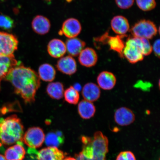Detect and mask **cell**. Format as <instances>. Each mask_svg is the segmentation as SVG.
<instances>
[{
    "label": "cell",
    "mask_w": 160,
    "mask_h": 160,
    "mask_svg": "<svg viewBox=\"0 0 160 160\" xmlns=\"http://www.w3.org/2000/svg\"><path fill=\"white\" fill-rule=\"evenodd\" d=\"M4 79L12 84L15 93L21 96L26 103L35 101L41 82L39 76L33 69L20 64L12 69Z\"/></svg>",
    "instance_id": "cell-1"
},
{
    "label": "cell",
    "mask_w": 160,
    "mask_h": 160,
    "mask_svg": "<svg viewBox=\"0 0 160 160\" xmlns=\"http://www.w3.org/2000/svg\"><path fill=\"white\" fill-rule=\"evenodd\" d=\"M81 141L82 150L76 154L77 160H106L109 141L101 132H96L92 137L82 136Z\"/></svg>",
    "instance_id": "cell-2"
},
{
    "label": "cell",
    "mask_w": 160,
    "mask_h": 160,
    "mask_svg": "<svg viewBox=\"0 0 160 160\" xmlns=\"http://www.w3.org/2000/svg\"><path fill=\"white\" fill-rule=\"evenodd\" d=\"M24 128L17 115L0 119V142L5 145H11L22 142Z\"/></svg>",
    "instance_id": "cell-3"
},
{
    "label": "cell",
    "mask_w": 160,
    "mask_h": 160,
    "mask_svg": "<svg viewBox=\"0 0 160 160\" xmlns=\"http://www.w3.org/2000/svg\"><path fill=\"white\" fill-rule=\"evenodd\" d=\"M143 47L141 38L133 37L128 38L123 52L124 57L130 63L135 64L144 59Z\"/></svg>",
    "instance_id": "cell-4"
},
{
    "label": "cell",
    "mask_w": 160,
    "mask_h": 160,
    "mask_svg": "<svg viewBox=\"0 0 160 160\" xmlns=\"http://www.w3.org/2000/svg\"><path fill=\"white\" fill-rule=\"evenodd\" d=\"M131 32L133 37L150 39L157 35L158 29L153 22L143 19L138 22L132 27Z\"/></svg>",
    "instance_id": "cell-5"
},
{
    "label": "cell",
    "mask_w": 160,
    "mask_h": 160,
    "mask_svg": "<svg viewBox=\"0 0 160 160\" xmlns=\"http://www.w3.org/2000/svg\"><path fill=\"white\" fill-rule=\"evenodd\" d=\"M42 129L39 127L29 128L23 135L22 141L31 148H38L42 145L45 139Z\"/></svg>",
    "instance_id": "cell-6"
},
{
    "label": "cell",
    "mask_w": 160,
    "mask_h": 160,
    "mask_svg": "<svg viewBox=\"0 0 160 160\" xmlns=\"http://www.w3.org/2000/svg\"><path fill=\"white\" fill-rule=\"evenodd\" d=\"M18 43V40L14 35L0 31V56L13 55Z\"/></svg>",
    "instance_id": "cell-7"
},
{
    "label": "cell",
    "mask_w": 160,
    "mask_h": 160,
    "mask_svg": "<svg viewBox=\"0 0 160 160\" xmlns=\"http://www.w3.org/2000/svg\"><path fill=\"white\" fill-rule=\"evenodd\" d=\"M125 37L126 35L111 37L107 32L101 37L96 38L95 41L97 42L101 43L102 45H108L109 46L110 50L117 52L120 57L122 58L123 57V52L125 44L123 38Z\"/></svg>",
    "instance_id": "cell-8"
},
{
    "label": "cell",
    "mask_w": 160,
    "mask_h": 160,
    "mask_svg": "<svg viewBox=\"0 0 160 160\" xmlns=\"http://www.w3.org/2000/svg\"><path fill=\"white\" fill-rule=\"evenodd\" d=\"M82 26L79 21L74 18L66 20L63 23L59 34L65 35L68 38H76L81 33Z\"/></svg>",
    "instance_id": "cell-9"
},
{
    "label": "cell",
    "mask_w": 160,
    "mask_h": 160,
    "mask_svg": "<svg viewBox=\"0 0 160 160\" xmlns=\"http://www.w3.org/2000/svg\"><path fill=\"white\" fill-rule=\"evenodd\" d=\"M38 160H63L66 153L57 148L48 147L33 153Z\"/></svg>",
    "instance_id": "cell-10"
},
{
    "label": "cell",
    "mask_w": 160,
    "mask_h": 160,
    "mask_svg": "<svg viewBox=\"0 0 160 160\" xmlns=\"http://www.w3.org/2000/svg\"><path fill=\"white\" fill-rule=\"evenodd\" d=\"M134 113L131 110L125 107H122L116 110L114 119L116 123L121 126L131 125L135 121Z\"/></svg>",
    "instance_id": "cell-11"
},
{
    "label": "cell",
    "mask_w": 160,
    "mask_h": 160,
    "mask_svg": "<svg viewBox=\"0 0 160 160\" xmlns=\"http://www.w3.org/2000/svg\"><path fill=\"white\" fill-rule=\"evenodd\" d=\"M56 67L58 71L66 75H73L77 71V63L71 56L62 58L58 61Z\"/></svg>",
    "instance_id": "cell-12"
},
{
    "label": "cell",
    "mask_w": 160,
    "mask_h": 160,
    "mask_svg": "<svg viewBox=\"0 0 160 160\" xmlns=\"http://www.w3.org/2000/svg\"><path fill=\"white\" fill-rule=\"evenodd\" d=\"M13 55L0 56V85L1 82L14 68L19 65Z\"/></svg>",
    "instance_id": "cell-13"
},
{
    "label": "cell",
    "mask_w": 160,
    "mask_h": 160,
    "mask_svg": "<svg viewBox=\"0 0 160 160\" xmlns=\"http://www.w3.org/2000/svg\"><path fill=\"white\" fill-rule=\"evenodd\" d=\"M78 60L82 65L86 67H93L98 60L97 54L95 50L91 48L84 49L79 55Z\"/></svg>",
    "instance_id": "cell-14"
},
{
    "label": "cell",
    "mask_w": 160,
    "mask_h": 160,
    "mask_svg": "<svg viewBox=\"0 0 160 160\" xmlns=\"http://www.w3.org/2000/svg\"><path fill=\"white\" fill-rule=\"evenodd\" d=\"M111 27L116 33L119 35H124L130 29L128 21L123 16L118 15L112 19Z\"/></svg>",
    "instance_id": "cell-15"
},
{
    "label": "cell",
    "mask_w": 160,
    "mask_h": 160,
    "mask_svg": "<svg viewBox=\"0 0 160 160\" xmlns=\"http://www.w3.org/2000/svg\"><path fill=\"white\" fill-rule=\"evenodd\" d=\"M32 27L35 33L44 35L49 32L51 24L47 18L42 15H37L32 22Z\"/></svg>",
    "instance_id": "cell-16"
},
{
    "label": "cell",
    "mask_w": 160,
    "mask_h": 160,
    "mask_svg": "<svg viewBox=\"0 0 160 160\" xmlns=\"http://www.w3.org/2000/svg\"><path fill=\"white\" fill-rule=\"evenodd\" d=\"M99 87L105 90L113 89L117 83V78L113 73L107 71L101 72L97 77Z\"/></svg>",
    "instance_id": "cell-17"
},
{
    "label": "cell",
    "mask_w": 160,
    "mask_h": 160,
    "mask_svg": "<svg viewBox=\"0 0 160 160\" xmlns=\"http://www.w3.org/2000/svg\"><path fill=\"white\" fill-rule=\"evenodd\" d=\"M26 151L22 141L18 142L16 145L11 146L5 152V157L7 160H23Z\"/></svg>",
    "instance_id": "cell-18"
},
{
    "label": "cell",
    "mask_w": 160,
    "mask_h": 160,
    "mask_svg": "<svg viewBox=\"0 0 160 160\" xmlns=\"http://www.w3.org/2000/svg\"><path fill=\"white\" fill-rule=\"evenodd\" d=\"M47 49L50 56L57 58L62 57L67 52L65 43L58 39L51 40L48 45Z\"/></svg>",
    "instance_id": "cell-19"
},
{
    "label": "cell",
    "mask_w": 160,
    "mask_h": 160,
    "mask_svg": "<svg viewBox=\"0 0 160 160\" xmlns=\"http://www.w3.org/2000/svg\"><path fill=\"white\" fill-rule=\"evenodd\" d=\"M82 93L85 100L93 102L99 98L101 91L99 86L96 84L88 83L84 86Z\"/></svg>",
    "instance_id": "cell-20"
},
{
    "label": "cell",
    "mask_w": 160,
    "mask_h": 160,
    "mask_svg": "<svg viewBox=\"0 0 160 160\" xmlns=\"http://www.w3.org/2000/svg\"><path fill=\"white\" fill-rule=\"evenodd\" d=\"M66 47L68 53L71 57H77L84 48L86 43L81 39L74 38L66 41Z\"/></svg>",
    "instance_id": "cell-21"
},
{
    "label": "cell",
    "mask_w": 160,
    "mask_h": 160,
    "mask_svg": "<svg viewBox=\"0 0 160 160\" xmlns=\"http://www.w3.org/2000/svg\"><path fill=\"white\" fill-rule=\"evenodd\" d=\"M78 112L80 117L85 119H91L94 116L96 111V107L92 102L82 100L78 105Z\"/></svg>",
    "instance_id": "cell-22"
},
{
    "label": "cell",
    "mask_w": 160,
    "mask_h": 160,
    "mask_svg": "<svg viewBox=\"0 0 160 160\" xmlns=\"http://www.w3.org/2000/svg\"><path fill=\"white\" fill-rule=\"evenodd\" d=\"M64 137L61 131L50 132L45 137L46 145L49 147L57 148L62 145L64 142Z\"/></svg>",
    "instance_id": "cell-23"
},
{
    "label": "cell",
    "mask_w": 160,
    "mask_h": 160,
    "mask_svg": "<svg viewBox=\"0 0 160 160\" xmlns=\"http://www.w3.org/2000/svg\"><path fill=\"white\" fill-rule=\"evenodd\" d=\"M38 74L40 78L43 81L52 82L55 78L56 72L52 66L45 63L40 66Z\"/></svg>",
    "instance_id": "cell-24"
},
{
    "label": "cell",
    "mask_w": 160,
    "mask_h": 160,
    "mask_svg": "<svg viewBox=\"0 0 160 160\" xmlns=\"http://www.w3.org/2000/svg\"><path fill=\"white\" fill-rule=\"evenodd\" d=\"M48 94L52 98L59 100L64 96V86L62 83L59 82L51 83L49 84L47 88Z\"/></svg>",
    "instance_id": "cell-25"
},
{
    "label": "cell",
    "mask_w": 160,
    "mask_h": 160,
    "mask_svg": "<svg viewBox=\"0 0 160 160\" xmlns=\"http://www.w3.org/2000/svg\"><path fill=\"white\" fill-rule=\"evenodd\" d=\"M65 99L67 102L71 104L77 105L79 100V92L72 86L66 90L64 92Z\"/></svg>",
    "instance_id": "cell-26"
},
{
    "label": "cell",
    "mask_w": 160,
    "mask_h": 160,
    "mask_svg": "<svg viewBox=\"0 0 160 160\" xmlns=\"http://www.w3.org/2000/svg\"><path fill=\"white\" fill-rule=\"evenodd\" d=\"M136 2L138 7L143 11H151L157 5L155 0H136Z\"/></svg>",
    "instance_id": "cell-27"
},
{
    "label": "cell",
    "mask_w": 160,
    "mask_h": 160,
    "mask_svg": "<svg viewBox=\"0 0 160 160\" xmlns=\"http://www.w3.org/2000/svg\"><path fill=\"white\" fill-rule=\"evenodd\" d=\"M13 20L9 16L0 15V28L7 31H10L14 27Z\"/></svg>",
    "instance_id": "cell-28"
},
{
    "label": "cell",
    "mask_w": 160,
    "mask_h": 160,
    "mask_svg": "<svg viewBox=\"0 0 160 160\" xmlns=\"http://www.w3.org/2000/svg\"><path fill=\"white\" fill-rule=\"evenodd\" d=\"M116 4L119 8L127 9L133 6L135 0H115Z\"/></svg>",
    "instance_id": "cell-29"
},
{
    "label": "cell",
    "mask_w": 160,
    "mask_h": 160,
    "mask_svg": "<svg viewBox=\"0 0 160 160\" xmlns=\"http://www.w3.org/2000/svg\"><path fill=\"white\" fill-rule=\"evenodd\" d=\"M116 160H136L134 154L131 151L121 152L118 155Z\"/></svg>",
    "instance_id": "cell-30"
},
{
    "label": "cell",
    "mask_w": 160,
    "mask_h": 160,
    "mask_svg": "<svg viewBox=\"0 0 160 160\" xmlns=\"http://www.w3.org/2000/svg\"><path fill=\"white\" fill-rule=\"evenodd\" d=\"M142 41L143 47L144 56H148L151 54L153 51L152 46L149 41V39L141 38Z\"/></svg>",
    "instance_id": "cell-31"
},
{
    "label": "cell",
    "mask_w": 160,
    "mask_h": 160,
    "mask_svg": "<svg viewBox=\"0 0 160 160\" xmlns=\"http://www.w3.org/2000/svg\"><path fill=\"white\" fill-rule=\"evenodd\" d=\"M160 39L156 40L152 46L153 51L154 52L156 57L158 58L160 57Z\"/></svg>",
    "instance_id": "cell-32"
},
{
    "label": "cell",
    "mask_w": 160,
    "mask_h": 160,
    "mask_svg": "<svg viewBox=\"0 0 160 160\" xmlns=\"http://www.w3.org/2000/svg\"><path fill=\"white\" fill-rule=\"evenodd\" d=\"M73 88L77 90V91L79 92L80 90L81 89V85L79 83H76L74 85Z\"/></svg>",
    "instance_id": "cell-33"
},
{
    "label": "cell",
    "mask_w": 160,
    "mask_h": 160,
    "mask_svg": "<svg viewBox=\"0 0 160 160\" xmlns=\"http://www.w3.org/2000/svg\"><path fill=\"white\" fill-rule=\"evenodd\" d=\"M63 160H77V159H75V158H74L68 157L66 158H65Z\"/></svg>",
    "instance_id": "cell-34"
},
{
    "label": "cell",
    "mask_w": 160,
    "mask_h": 160,
    "mask_svg": "<svg viewBox=\"0 0 160 160\" xmlns=\"http://www.w3.org/2000/svg\"><path fill=\"white\" fill-rule=\"evenodd\" d=\"M0 160H7L5 158V156L2 155L0 154Z\"/></svg>",
    "instance_id": "cell-35"
},
{
    "label": "cell",
    "mask_w": 160,
    "mask_h": 160,
    "mask_svg": "<svg viewBox=\"0 0 160 160\" xmlns=\"http://www.w3.org/2000/svg\"><path fill=\"white\" fill-rule=\"evenodd\" d=\"M2 143L1 142H0V149H1V148L2 147Z\"/></svg>",
    "instance_id": "cell-36"
},
{
    "label": "cell",
    "mask_w": 160,
    "mask_h": 160,
    "mask_svg": "<svg viewBox=\"0 0 160 160\" xmlns=\"http://www.w3.org/2000/svg\"><path fill=\"white\" fill-rule=\"evenodd\" d=\"M45 1H51V0H45Z\"/></svg>",
    "instance_id": "cell-37"
}]
</instances>
